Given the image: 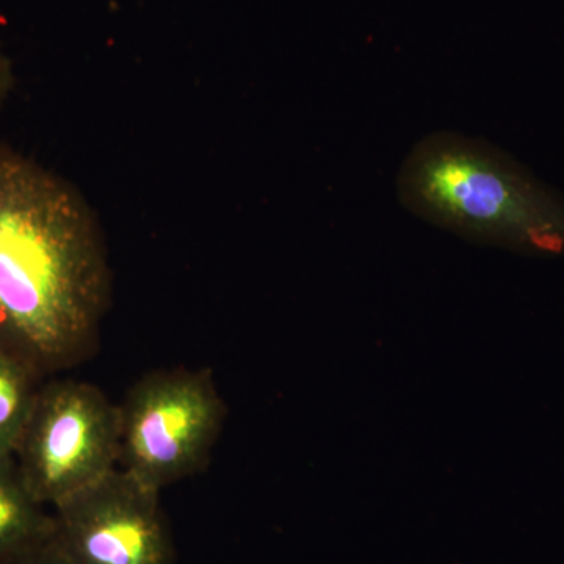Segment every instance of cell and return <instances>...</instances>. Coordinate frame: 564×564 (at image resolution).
Wrapping results in <instances>:
<instances>
[{
	"mask_svg": "<svg viewBox=\"0 0 564 564\" xmlns=\"http://www.w3.org/2000/svg\"><path fill=\"white\" fill-rule=\"evenodd\" d=\"M111 274L95 212L58 174L0 143V348L41 381L96 351Z\"/></svg>",
	"mask_w": 564,
	"mask_h": 564,
	"instance_id": "6da1fadb",
	"label": "cell"
},
{
	"mask_svg": "<svg viewBox=\"0 0 564 564\" xmlns=\"http://www.w3.org/2000/svg\"><path fill=\"white\" fill-rule=\"evenodd\" d=\"M397 192L415 217L470 242L564 256V199L484 140L425 137L404 159Z\"/></svg>",
	"mask_w": 564,
	"mask_h": 564,
	"instance_id": "7a4b0ae2",
	"label": "cell"
},
{
	"mask_svg": "<svg viewBox=\"0 0 564 564\" xmlns=\"http://www.w3.org/2000/svg\"><path fill=\"white\" fill-rule=\"evenodd\" d=\"M118 467L162 492L209 462L226 406L209 370L176 367L140 378L118 404Z\"/></svg>",
	"mask_w": 564,
	"mask_h": 564,
	"instance_id": "3957f363",
	"label": "cell"
},
{
	"mask_svg": "<svg viewBox=\"0 0 564 564\" xmlns=\"http://www.w3.org/2000/svg\"><path fill=\"white\" fill-rule=\"evenodd\" d=\"M14 459L33 496L55 507L118 469V404L85 381L41 384Z\"/></svg>",
	"mask_w": 564,
	"mask_h": 564,
	"instance_id": "277c9868",
	"label": "cell"
},
{
	"mask_svg": "<svg viewBox=\"0 0 564 564\" xmlns=\"http://www.w3.org/2000/svg\"><path fill=\"white\" fill-rule=\"evenodd\" d=\"M54 533L74 564H173L161 492L115 469L55 505Z\"/></svg>",
	"mask_w": 564,
	"mask_h": 564,
	"instance_id": "5b68a950",
	"label": "cell"
},
{
	"mask_svg": "<svg viewBox=\"0 0 564 564\" xmlns=\"http://www.w3.org/2000/svg\"><path fill=\"white\" fill-rule=\"evenodd\" d=\"M25 485L14 456H0V562L54 533V518Z\"/></svg>",
	"mask_w": 564,
	"mask_h": 564,
	"instance_id": "8992f818",
	"label": "cell"
},
{
	"mask_svg": "<svg viewBox=\"0 0 564 564\" xmlns=\"http://www.w3.org/2000/svg\"><path fill=\"white\" fill-rule=\"evenodd\" d=\"M40 383L24 362L0 348V456H14Z\"/></svg>",
	"mask_w": 564,
	"mask_h": 564,
	"instance_id": "52a82bcc",
	"label": "cell"
},
{
	"mask_svg": "<svg viewBox=\"0 0 564 564\" xmlns=\"http://www.w3.org/2000/svg\"><path fill=\"white\" fill-rule=\"evenodd\" d=\"M0 564H74V562L58 543L55 533H52L51 536L22 549Z\"/></svg>",
	"mask_w": 564,
	"mask_h": 564,
	"instance_id": "ba28073f",
	"label": "cell"
},
{
	"mask_svg": "<svg viewBox=\"0 0 564 564\" xmlns=\"http://www.w3.org/2000/svg\"><path fill=\"white\" fill-rule=\"evenodd\" d=\"M13 85V62H11L9 54H7L6 46H3L2 32H0V110H2L7 99H9Z\"/></svg>",
	"mask_w": 564,
	"mask_h": 564,
	"instance_id": "9c48e42d",
	"label": "cell"
}]
</instances>
